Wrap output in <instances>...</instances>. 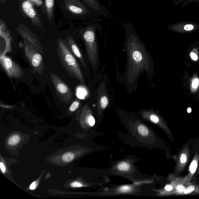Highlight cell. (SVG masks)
<instances>
[{
    "label": "cell",
    "instance_id": "cell-1",
    "mask_svg": "<svg viewBox=\"0 0 199 199\" xmlns=\"http://www.w3.org/2000/svg\"><path fill=\"white\" fill-rule=\"evenodd\" d=\"M126 39L124 47L127 60L123 79L128 92L137 88L141 75L145 72L149 81L151 78L152 60L144 43L140 39L133 25L128 23L124 25Z\"/></svg>",
    "mask_w": 199,
    "mask_h": 199
},
{
    "label": "cell",
    "instance_id": "cell-2",
    "mask_svg": "<svg viewBox=\"0 0 199 199\" xmlns=\"http://www.w3.org/2000/svg\"><path fill=\"white\" fill-rule=\"evenodd\" d=\"M101 20L97 19L92 21L80 31V34L85 46L89 62L97 71L99 64V52L97 38V31L102 33Z\"/></svg>",
    "mask_w": 199,
    "mask_h": 199
},
{
    "label": "cell",
    "instance_id": "cell-3",
    "mask_svg": "<svg viewBox=\"0 0 199 199\" xmlns=\"http://www.w3.org/2000/svg\"><path fill=\"white\" fill-rule=\"evenodd\" d=\"M58 53L60 62L68 74L84 84V78L78 62L69 47L60 39L58 41Z\"/></svg>",
    "mask_w": 199,
    "mask_h": 199
},
{
    "label": "cell",
    "instance_id": "cell-4",
    "mask_svg": "<svg viewBox=\"0 0 199 199\" xmlns=\"http://www.w3.org/2000/svg\"><path fill=\"white\" fill-rule=\"evenodd\" d=\"M65 7L70 12L79 17L98 15L92 8L79 0H64Z\"/></svg>",
    "mask_w": 199,
    "mask_h": 199
},
{
    "label": "cell",
    "instance_id": "cell-5",
    "mask_svg": "<svg viewBox=\"0 0 199 199\" xmlns=\"http://www.w3.org/2000/svg\"><path fill=\"white\" fill-rule=\"evenodd\" d=\"M50 75L51 81L60 99L65 103H71L73 99L71 89L57 75L52 73H50Z\"/></svg>",
    "mask_w": 199,
    "mask_h": 199
},
{
    "label": "cell",
    "instance_id": "cell-6",
    "mask_svg": "<svg viewBox=\"0 0 199 199\" xmlns=\"http://www.w3.org/2000/svg\"><path fill=\"white\" fill-rule=\"evenodd\" d=\"M29 45L25 47V55L34 69L42 74L44 71V65L42 55L38 53L36 47L31 48Z\"/></svg>",
    "mask_w": 199,
    "mask_h": 199
},
{
    "label": "cell",
    "instance_id": "cell-7",
    "mask_svg": "<svg viewBox=\"0 0 199 199\" xmlns=\"http://www.w3.org/2000/svg\"><path fill=\"white\" fill-rule=\"evenodd\" d=\"M1 63L9 77L20 79L23 76L24 72L22 68L8 57L4 56L1 57Z\"/></svg>",
    "mask_w": 199,
    "mask_h": 199
},
{
    "label": "cell",
    "instance_id": "cell-8",
    "mask_svg": "<svg viewBox=\"0 0 199 199\" xmlns=\"http://www.w3.org/2000/svg\"><path fill=\"white\" fill-rule=\"evenodd\" d=\"M23 12L30 19L33 25L41 27V21L39 16L30 0H20Z\"/></svg>",
    "mask_w": 199,
    "mask_h": 199
},
{
    "label": "cell",
    "instance_id": "cell-9",
    "mask_svg": "<svg viewBox=\"0 0 199 199\" xmlns=\"http://www.w3.org/2000/svg\"><path fill=\"white\" fill-rule=\"evenodd\" d=\"M89 7L93 9L98 16L107 19L111 16L109 11L98 0H81Z\"/></svg>",
    "mask_w": 199,
    "mask_h": 199
},
{
    "label": "cell",
    "instance_id": "cell-10",
    "mask_svg": "<svg viewBox=\"0 0 199 199\" xmlns=\"http://www.w3.org/2000/svg\"><path fill=\"white\" fill-rule=\"evenodd\" d=\"M17 30L20 34L24 39L27 40L32 45L34 46L35 47H36L37 50H38L39 52H41V53H43V52L42 49L41 47L38 40L36 39L33 34H32L31 33L28 31V30L25 28H20V27L18 28Z\"/></svg>",
    "mask_w": 199,
    "mask_h": 199
},
{
    "label": "cell",
    "instance_id": "cell-11",
    "mask_svg": "<svg viewBox=\"0 0 199 199\" xmlns=\"http://www.w3.org/2000/svg\"><path fill=\"white\" fill-rule=\"evenodd\" d=\"M67 40L70 49H71L74 55L78 59L82 66L86 68L87 67V63L84 60L83 55L75 41L72 37L70 36H68Z\"/></svg>",
    "mask_w": 199,
    "mask_h": 199
},
{
    "label": "cell",
    "instance_id": "cell-12",
    "mask_svg": "<svg viewBox=\"0 0 199 199\" xmlns=\"http://www.w3.org/2000/svg\"><path fill=\"white\" fill-rule=\"evenodd\" d=\"M109 98L106 92H102L97 98L98 107L102 110H104L109 104Z\"/></svg>",
    "mask_w": 199,
    "mask_h": 199
},
{
    "label": "cell",
    "instance_id": "cell-13",
    "mask_svg": "<svg viewBox=\"0 0 199 199\" xmlns=\"http://www.w3.org/2000/svg\"><path fill=\"white\" fill-rule=\"evenodd\" d=\"M45 1L47 17L49 21H51L53 17L55 0H45Z\"/></svg>",
    "mask_w": 199,
    "mask_h": 199
},
{
    "label": "cell",
    "instance_id": "cell-14",
    "mask_svg": "<svg viewBox=\"0 0 199 199\" xmlns=\"http://www.w3.org/2000/svg\"><path fill=\"white\" fill-rule=\"evenodd\" d=\"M137 130L140 134L143 137H146L149 135V130L145 126L141 124L138 126Z\"/></svg>",
    "mask_w": 199,
    "mask_h": 199
},
{
    "label": "cell",
    "instance_id": "cell-15",
    "mask_svg": "<svg viewBox=\"0 0 199 199\" xmlns=\"http://www.w3.org/2000/svg\"><path fill=\"white\" fill-rule=\"evenodd\" d=\"M20 141V137L17 135H14L9 138L8 141V143L9 145L14 146L18 144Z\"/></svg>",
    "mask_w": 199,
    "mask_h": 199
},
{
    "label": "cell",
    "instance_id": "cell-16",
    "mask_svg": "<svg viewBox=\"0 0 199 199\" xmlns=\"http://www.w3.org/2000/svg\"><path fill=\"white\" fill-rule=\"evenodd\" d=\"M118 169L122 171H128L130 169V165L127 162H122L118 164Z\"/></svg>",
    "mask_w": 199,
    "mask_h": 199
},
{
    "label": "cell",
    "instance_id": "cell-17",
    "mask_svg": "<svg viewBox=\"0 0 199 199\" xmlns=\"http://www.w3.org/2000/svg\"><path fill=\"white\" fill-rule=\"evenodd\" d=\"M90 111L89 108H88V111H87V114L86 116V119L89 125L91 127H93L95 123V121L94 117L90 113Z\"/></svg>",
    "mask_w": 199,
    "mask_h": 199
},
{
    "label": "cell",
    "instance_id": "cell-18",
    "mask_svg": "<svg viewBox=\"0 0 199 199\" xmlns=\"http://www.w3.org/2000/svg\"><path fill=\"white\" fill-rule=\"evenodd\" d=\"M74 154L71 152H68L65 153L62 156V158L65 162H69L74 160Z\"/></svg>",
    "mask_w": 199,
    "mask_h": 199
},
{
    "label": "cell",
    "instance_id": "cell-19",
    "mask_svg": "<svg viewBox=\"0 0 199 199\" xmlns=\"http://www.w3.org/2000/svg\"><path fill=\"white\" fill-rule=\"evenodd\" d=\"M80 102L78 100H76L72 103L70 107L69 110L71 112H74L79 107Z\"/></svg>",
    "mask_w": 199,
    "mask_h": 199
},
{
    "label": "cell",
    "instance_id": "cell-20",
    "mask_svg": "<svg viewBox=\"0 0 199 199\" xmlns=\"http://www.w3.org/2000/svg\"><path fill=\"white\" fill-rule=\"evenodd\" d=\"M132 187L130 186H123L119 188V192L122 193H127L129 192L132 190Z\"/></svg>",
    "mask_w": 199,
    "mask_h": 199
},
{
    "label": "cell",
    "instance_id": "cell-21",
    "mask_svg": "<svg viewBox=\"0 0 199 199\" xmlns=\"http://www.w3.org/2000/svg\"><path fill=\"white\" fill-rule=\"evenodd\" d=\"M146 114L149 116L151 122H154V123H157L160 121V119H159L158 116L155 115V114H148L147 113H146Z\"/></svg>",
    "mask_w": 199,
    "mask_h": 199
},
{
    "label": "cell",
    "instance_id": "cell-22",
    "mask_svg": "<svg viewBox=\"0 0 199 199\" xmlns=\"http://www.w3.org/2000/svg\"><path fill=\"white\" fill-rule=\"evenodd\" d=\"M197 163L196 161H193L191 163L189 170L191 173H194L197 170Z\"/></svg>",
    "mask_w": 199,
    "mask_h": 199
},
{
    "label": "cell",
    "instance_id": "cell-23",
    "mask_svg": "<svg viewBox=\"0 0 199 199\" xmlns=\"http://www.w3.org/2000/svg\"><path fill=\"white\" fill-rule=\"evenodd\" d=\"M199 84V79L198 78L194 79L192 82V88L197 89L198 87Z\"/></svg>",
    "mask_w": 199,
    "mask_h": 199
},
{
    "label": "cell",
    "instance_id": "cell-24",
    "mask_svg": "<svg viewBox=\"0 0 199 199\" xmlns=\"http://www.w3.org/2000/svg\"><path fill=\"white\" fill-rule=\"evenodd\" d=\"M195 189V187L194 186H189L184 191V193L185 194H188L193 192Z\"/></svg>",
    "mask_w": 199,
    "mask_h": 199
},
{
    "label": "cell",
    "instance_id": "cell-25",
    "mask_svg": "<svg viewBox=\"0 0 199 199\" xmlns=\"http://www.w3.org/2000/svg\"><path fill=\"white\" fill-rule=\"evenodd\" d=\"M71 186L72 187H80L82 186L81 183L78 182H74L71 183Z\"/></svg>",
    "mask_w": 199,
    "mask_h": 199
},
{
    "label": "cell",
    "instance_id": "cell-26",
    "mask_svg": "<svg viewBox=\"0 0 199 199\" xmlns=\"http://www.w3.org/2000/svg\"><path fill=\"white\" fill-rule=\"evenodd\" d=\"M193 25L191 24L186 25L184 27V29L186 31H191L193 30Z\"/></svg>",
    "mask_w": 199,
    "mask_h": 199
},
{
    "label": "cell",
    "instance_id": "cell-27",
    "mask_svg": "<svg viewBox=\"0 0 199 199\" xmlns=\"http://www.w3.org/2000/svg\"><path fill=\"white\" fill-rule=\"evenodd\" d=\"M187 161V157L186 154H181L180 157V161L181 163H185Z\"/></svg>",
    "mask_w": 199,
    "mask_h": 199
},
{
    "label": "cell",
    "instance_id": "cell-28",
    "mask_svg": "<svg viewBox=\"0 0 199 199\" xmlns=\"http://www.w3.org/2000/svg\"><path fill=\"white\" fill-rule=\"evenodd\" d=\"M190 57L192 60H194V61H197L198 60V57L197 55L196 54H195V52H191L190 54Z\"/></svg>",
    "mask_w": 199,
    "mask_h": 199
},
{
    "label": "cell",
    "instance_id": "cell-29",
    "mask_svg": "<svg viewBox=\"0 0 199 199\" xmlns=\"http://www.w3.org/2000/svg\"><path fill=\"white\" fill-rule=\"evenodd\" d=\"M37 186V184L36 182H33L30 186V189L31 190H33V189H36Z\"/></svg>",
    "mask_w": 199,
    "mask_h": 199
},
{
    "label": "cell",
    "instance_id": "cell-30",
    "mask_svg": "<svg viewBox=\"0 0 199 199\" xmlns=\"http://www.w3.org/2000/svg\"><path fill=\"white\" fill-rule=\"evenodd\" d=\"M0 167H1L2 172L3 173H5L6 171V168L4 164L1 162V163H0Z\"/></svg>",
    "mask_w": 199,
    "mask_h": 199
},
{
    "label": "cell",
    "instance_id": "cell-31",
    "mask_svg": "<svg viewBox=\"0 0 199 199\" xmlns=\"http://www.w3.org/2000/svg\"><path fill=\"white\" fill-rule=\"evenodd\" d=\"M177 189L178 191L180 192H183V191L185 190V188L183 187L182 185H179L177 187Z\"/></svg>",
    "mask_w": 199,
    "mask_h": 199
},
{
    "label": "cell",
    "instance_id": "cell-32",
    "mask_svg": "<svg viewBox=\"0 0 199 199\" xmlns=\"http://www.w3.org/2000/svg\"><path fill=\"white\" fill-rule=\"evenodd\" d=\"M165 189H166V190L167 191H170L172 189V187L170 185L167 186L166 187H165Z\"/></svg>",
    "mask_w": 199,
    "mask_h": 199
},
{
    "label": "cell",
    "instance_id": "cell-33",
    "mask_svg": "<svg viewBox=\"0 0 199 199\" xmlns=\"http://www.w3.org/2000/svg\"><path fill=\"white\" fill-rule=\"evenodd\" d=\"M192 109H191L190 107L188 108L187 109V112L188 113H190L192 112Z\"/></svg>",
    "mask_w": 199,
    "mask_h": 199
}]
</instances>
